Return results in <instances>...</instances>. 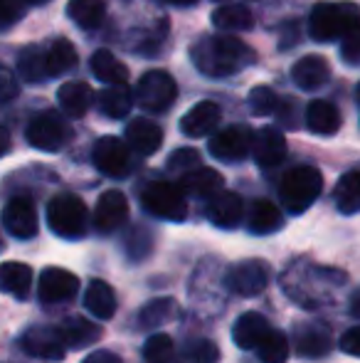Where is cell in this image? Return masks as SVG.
<instances>
[{"label": "cell", "instance_id": "13", "mask_svg": "<svg viewBox=\"0 0 360 363\" xmlns=\"http://www.w3.org/2000/svg\"><path fill=\"white\" fill-rule=\"evenodd\" d=\"M79 294V279L64 267H45L37 279V296L45 304L72 301Z\"/></svg>", "mask_w": 360, "mask_h": 363}, {"label": "cell", "instance_id": "23", "mask_svg": "<svg viewBox=\"0 0 360 363\" xmlns=\"http://www.w3.org/2000/svg\"><path fill=\"white\" fill-rule=\"evenodd\" d=\"M57 104L72 119H79L89 111V106L94 104V91L87 82H64L57 91Z\"/></svg>", "mask_w": 360, "mask_h": 363}, {"label": "cell", "instance_id": "26", "mask_svg": "<svg viewBox=\"0 0 360 363\" xmlns=\"http://www.w3.org/2000/svg\"><path fill=\"white\" fill-rule=\"evenodd\" d=\"M33 282V267L25 262H5L3 269H0V287H3L5 294L15 296V299H28Z\"/></svg>", "mask_w": 360, "mask_h": 363}, {"label": "cell", "instance_id": "27", "mask_svg": "<svg viewBox=\"0 0 360 363\" xmlns=\"http://www.w3.org/2000/svg\"><path fill=\"white\" fill-rule=\"evenodd\" d=\"M116 304H119V301H116V294L109 284L101 282V279L89 282L87 291H84V306H87L94 319L109 321L111 316L116 314Z\"/></svg>", "mask_w": 360, "mask_h": 363}, {"label": "cell", "instance_id": "43", "mask_svg": "<svg viewBox=\"0 0 360 363\" xmlns=\"http://www.w3.org/2000/svg\"><path fill=\"white\" fill-rule=\"evenodd\" d=\"M33 3L35 0H0V20H3V28H10L13 23H18L30 10Z\"/></svg>", "mask_w": 360, "mask_h": 363}, {"label": "cell", "instance_id": "30", "mask_svg": "<svg viewBox=\"0 0 360 363\" xmlns=\"http://www.w3.org/2000/svg\"><path fill=\"white\" fill-rule=\"evenodd\" d=\"M91 72L106 86L126 84V79H129V67L121 60H116L109 50H96L91 55Z\"/></svg>", "mask_w": 360, "mask_h": 363}, {"label": "cell", "instance_id": "34", "mask_svg": "<svg viewBox=\"0 0 360 363\" xmlns=\"http://www.w3.org/2000/svg\"><path fill=\"white\" fill-rule=\"evenodd\" d=\"M67 15L82 30H96L106 18L104 0H69Z\"/></svg>", "mask_w": 360, "mask_h": 363}, {"label": "cell", "instance_id": "20", "mask_svg": "<svg viewBox=\"0 0 360 363\" xmlns=\"http://www.w3.org/2000/svg\"><path fill=\"white\" fill-rule=\"evenodd\" d=\"M291 79L298 89L303 91H316L331 79V67L323 57L318 55H306L291 67Z\"/></svg>", "mask_w": 360, "mask_h": 363}, {"label": "cell", "instance_id": "7", "mask_svg": "<svg viewBox=\"0 0 360 363\" xmlns=\"http://www.w3.org/2000/svg\"><path fill=\"white\" fill-rule=\"evenodd\" d=\"M20 346H23L25 354L40 361H62L69 349L62 336V329L47 324H37L25 329L23 336H20Z\"/></svg>", "mask_w": 360, "mask_h": 363}, {"label": "cell", "instance_id": "50", "mask_svg": "<svg viewBox=\"0 0 360 363\" xmlns=\"http://www.w3.org/2000/svg\"><path fill=\"white\" fill-rule=\"evenodd\" d=\"M356 99H358V104H360V84H358V89H356Z\"/></svg>", "mask_w": 360, "mask_h": 363}, {"label": "cell", "instance_id": "5", "mask_svg": "<svg viewBox=\"0 0 360 363\" xmlns=\"http://www.w3.org/2000/svg\"><path fill=\"white\" fill-rule=\"evenodd\" d=\"M141 206L153 218L170 220V223H182L187 218V201L180 186L166 181H153L141 193Z\"/></svg>", "mask_w": 360, "mask_h": 363}, {"label": "cell", "instance_id": "47", "mask_svg": "<svg viewBox=\"0 0 360 363\" xmlns=\"http://www.w3.org/2000/svg\"><path fill=\"white\" fill-rule=\"evenodd\" d=\"M82 363H124V361H121L116 354H111V351L99 349V351H94V354H89Z\"/></svg>", "mask_w": 360, "mask_h": 363}, {"label": "cell", "instance_id": "31", "mask_svg": "<svg viewBox=\"0 0 360 363\" xmlns=\"http://www.w3.org/2000/svg\"><path fill=\"white\" fill-rule=\"evenodd\" d=\"M59 329H62V336L69 349H87V346L101 339V326L84 319V316H67Z\"/></svg>", "mask_w": 360, "mask_h": 363}, {"label": "cell", "instance_id": "42", "mask_svg": "<svg viewBox=\"0 0 360 363\" xmlns=\"http://www.w3.org/2000/svg\"><path fill=\"white\" fill-rule=\"evenodd\" d=\"M168 171H173V173H190V171H195V168H200V153L195 151V148H178V151H173L170 153V158H168Z\"/></svg>", "mask_w": 360, "mask_h": 363}, {"label": "cell", "instance_id": "46", "mask_svg": "<svg viewBox=\"0 0 360 363\" xmlns=\"http://www.w3.org/2000/svg\"><path fill=\"white\" fill-rule=\"evenodd\" d=\"M0 94H3V101H10L18 94V79L8 67L0 69Z\"/></svg>", "mask_w": 360, "mask_h": 363}, {"label": "cell", "instance_id": "35", "mask_svg": "<svg viewBox=\"0 0 360 363\" xmlns=\"http://www.w3.org/2000/svg\"><path fill=\"white\" fill-rule=\"evenodd\" d=\"M178 316V304L173 296H161V299H151L149 304L141 309L139 321L144 329H158V326L168 324Z\"/></svg>", "mask_w": 360, "mask_h": 363}, {"label": "cell", "instance_id": "15", "mask_svg": "<svg viewBox=\"0 0 360 363\" xmlns=\"http://www.w3.org/2000/svg\"><path fill=\"white\" fill-rule=\"evenodd\" d=\"M205 216L215 228L222 230H232L242 223V216H245V203L237 193L232 191H220L215 198H210L205 206Z\"/></svg>", "mask_w": 360, "mask_h": 363}, {"label": "cell", "instance_id": "28", "mask_svg": "<svg viewBox=\"0 0 360 363\" xmlns=\"http://www.w3.org/2000/svg\"><path fill=\"white\" fill-rule=\"evenodd\" d=\"M281 225H284V216L277 203L267 201V198L252 203L250 218H247V228H250L252 235H272L277 230H281Z\"/></svg>", "mask_w": 360, "mask_h": 363}, {"label": "cell", "instance_id": "49", "mask_svg": "<svg viewBox=\"0 0 360 363\" xmlns=\"http://www.w3.org/2000/svg\"><path fill=\"white\" fill-rule=\"evenodd\" d=\"M163 3L175 5V8H190V5H195L197 0H163Z\"/></svg>", "mask_w": 360, "mask_h": 363}, {"label": "cell", "instance_id": "40", "mask_svg": "<svg viewBox=\"0 0 360 363\" xmlns=\"http://www.w3.org/2000/svg\"><path fill=\"white\" fill-rule=\"evenodd\" d=\"M124 250L126 255H129L131 259H144L151 255V250H153V235L149 233L146 228H134L129 235H126L124 240Z\"/></svg>", "mask_w": 360, "mask_h": 363}, {"label": "cell", "instance_id": "2", "mask_svg": "<svg viewBox=\"0 0 360 363\" xmlns=\"http://www.w3.org/2000/svg\"><path fill=\"white\" fill-rule=\"evenodd\" d=\"M323 191V176L313 166H294L291 171L284 173L279 183V198L281 206L291 216H301L316 203V198Z\"/></svg>", "mask_w": 360, "mask_h": 363}, {"label": "cell", "instance_id": "8", "mask_svg": "<svg viewBox=\"0 0 360 363\" xmlns=\"http://www.w3.org/2000/svg\"><path fill=\"white\" fill-rule=\"evenodd\" d=\"M210 153L222 163H237L245 161L247 153L255 148V131L245 124H232L227 129L217 131L210 139Z\"/></svg>", "mask_w": 360, "mask_h": 363}, {"label": "cell", "instance_id": "11", "mask_svg": "<svg viewBox=\"0 0 360 363\" xmlns=\"http://www.w3.org/2000/svg\"><path fill=\"white\" fill-rule=\"evenodd\" d=\"M94 166L99 168V173H104L106 178H126L131 173V151L129 144H124L116 136H104L94 144Z\"/></svg>", "mask_w": 360, "mask_h": 363}, {"label": "cell", "instance_id": "10", "mask_svg": "<svg viewBox=\"0 0 360 363\" xmlns=\"http://www.w3.org/2000/svg\"><path fill=\"white\" fill-rule=\"evenodd\" d=\"M225 284L237 296H257L269 284V267L262 259H245L227 269Z\"/></svg>", "mask_w": 360, "mask_h": 363}, {"label": "cell", "instance_id": "22", "mask_svg": "<svg viewBox=\"0 0 360 363\" xmlns=\"http://www.w3.org/2000/svg\"><path fill=\"white\" fill-rule=\"evenodd\" d=\"M222 183L225 178L215 171V168H207V166H200L195 171L185 173L180 176V188L185 196H192V198H215L217 193L222 191Z\"/></svg>", "mask_w": 360, "mask_h": 363}, {"label": "cell", "instance_id": "16", "mask_svg": "<svg viewBox=\"0 0 360 363\" xmlns=\"http://www.w3.org/2000/svg\"><path fill=\"white\" fill-rule=\"evenodd\" d=\"M222 121V109L215 101H200L180 119V131L190 139H202V136H215L217 126Z\"/></svg>", "mask_w": 360, "mask_h": 363}, {"label": "cell", "instance_id": "6", "mask_svg": "<svg viewBox=\"0 0 360 363\" xmlns=\"http://www.w3.org/2000/svg\"><path fill=\"white\" fill-rule=\"evenodd\" d=\"M175 96H178V84L163 69H151V72L141 74L139 84H136V101L149 114L168 111L173 106Z\"/></svg>", "mask_w": 360, "mask_h": 363}, {"label": "cell", "instance_id": "21", "mask_svg": "<svg viewBox=\"0 0 360 363\" xmlns=\"http://www.w3.org/2000/svg\"><path fill=\"white\" fill-rule=\"evenodd\" d=\"M269 324L260 311H245L240 319L232 326V341L240 346L242 351H252L265 341V336L269 334Z\"/></svg>", "mask_w": 360, "mask_h": 363}, {"label": "cell", "instance_id": "17", "mask_svg": "<svg viewBox=\"0 0 360 363\" xmlns=\"http://www.w3.org/2000/svg\"><path fill=\"white\" fill-rule=\"evenodd\" d=\"M294 346L303 359H321L333 349V336L323 324H301L294 329Z\"/></svg>", "mask_w": 360, "mask_h": 363}, {"label": "cell", "instance_id": "9", "mask_svg": "<svg viewBox=\"0 0 360 363\" xmlns=\"http://www.w3.org/2000/svg\"><path fill=\"white\" fill-rule=\"evenodd\" d=\"M69 136H72V129L67 121L57 114H50V111L35 116L25 131L28 144L40 148V151H59L69 141Z\"/></svg>", "mask_w": 360, "mask_h": 363}, {"label": "cell", "instance_id": "18", "mask_svg": "<svg viewBox=\"0 0 360 363\" xmlns=\"http://www.w3.org/2000/svg\"><path fill=\"white\" fill-rule=\"evenodd\" d=\"M126 141L139 156H153L163 144V129L156 121L139 116V119L129 121V126H126Z\"/></svg>", "mask_w": 360, "mask_h": 363}, {"label": "cell", "instance_id": "33", "mask_svg": "<svg viewBox=\"0 0 360 363\" xmlns=\"http://www.w3.org/2000/svg\"><path fill=\"white\" fill-rule=\"evenodd\" d=\"M333 201H336L338 213H343V216H356V213H360V173L358 171L343 173V176L338 178Z\"/></svg>", "mask_w": 360, "mask_h": 363}, {"label": "cell", "instance_id": "29", "mask_svg": "<svg viewBox=\"0 0 360 363\" xmlns=\"http://www.w3.org/2000/svg\"><path fill=\"white\" fill-rule=\"evenodd\" d=\"M134 99H136V94H131V89L126 84L106 86V89H101L99 96H96V106H99V111L106 119H124V116H129L131 106H134Z\"/></svg>", "mask_w": 360, "mask_h": 363}, {"label": "cell", "instance_id": "41", "mask_svg": "<svg viewBox=\"0 0 360 363\" xmlns=\"http://www.w3.org/2000/svg\"><path fill=\"white\" fill-rule=\"evenodd\" d=\"M182 354H185V359L190 363H217V359H220V349L207 339L190 341Z\"/></svg>", "mask_w": 360, "mask_h": 363}, {"label": "cell", "instance_id": "45", "mask_svg": "<svg viewBox=\"0 0 360 363\" xmlns=\"http://www.w3.org/2000/svg\"><path fill=\"white\" fill-rule=\"evenodd\" d=\"M338 349H341L343 354H348V356H360V324L351 326V329L341 336V341H338Z\"/></svg>", "mask_w": 360, "mask_h": 363}, {"label": "cell", "instance_id": "14", "mask_svg": "<svg viewBox=\"0 0 360 363\" xmlns=\"http://www.w3.org/2000/svg\"><path fill=\"white\" fill-rule=\"evenodd\" d=\"M129 220V201L121 191H106L96 201L94 211V225L99 233L109 235L116 233L121 225Z\"/></svg>", "mask_w": 360, "mask_h": 363}, {"label": "cell", "instance_id": "25", "mask_svg": "<svg viewBox=\"0 0 360 363\" xmlns=\"http://www.w3.org/2000/svg\"><path fill=\"white\" fill-rule=\"evenodd\" d=\"M306 126L313 134L331 136L341 129V111L326 99H313L306 106Z\"/></svg>", "mask_w": 360, "mask_h": 363}, {"label": "cell", "instance_id": "38", "mask_svg": "<svg viewBox=\"0 0 360 363\" xmlns=\"http://www.w3.org/2000/svg\"><path fill=\"white\" fill-rule=\"evenodd\" d=\"M289 339L284 331L272 329L269 334L265 336L260 346H257V354H260L262 363H286L289 359Z\"/></svg>", "mask_w": 360, "mask_h": 363}, {"label": "cell", "instance_id": "4", "mask_svg": "<svg viewBox=\"0 0 360 363\" xmlns=\"http://www.w3.org/2000/svg\"><path fill=\"white\" fill-rule=\"evenodd\" d=\"M47 225L57 238L79 240L89 230V211L74 193H59L47 203Z\"/></svg>", "mask_w": 360, "mask_h": 363}, {"label": "cell", "instance_id": "32", "mask_svg": "<svg viewBox=\"0 0 360 363\" xmlns=\"http://www.w3.org/2000/svg\"><path fill=\"white\" fill-rule=\"evenodd\" d=\"M212 25L217 30H225V33H245L255 25V15L250 13V8L237 3H227L212 13Z\"/></svg>", "mask_w": 360, "mask_h": 363}, {"label": "cell", "instance_id": "37", "mask_svg": "<svg viewBox=\"0 0 360 363\" xmlns=\"http://www.w3.org/2000/svg\"><path fill=\"white\" fill-rule=\"evenodd\" d=\"M144 359L146 363H182L178 349L168 334L149 336V341L144 344Z\"/></svg>", "mask_w": 360, "mask_h": 363}, {"label": "cell", "instance_id": "36", "mask_svg": "<svg viewBox=\"0 0 360 363\" xmlns=\"http://www.w3.org/2000/svg\"><path fill=\"white\" fill-rule=\"evenodd\" d=\"M77 65V50L69 43L67 38H59L54 43H50L47 48V67H50V77H59Z\"/></svg>", "mask_w": 360, "mask_h": 363}, {"label": "cell", "instance_id": "44", "mask_svg": "<svg viewBox=\"0 0 360 363\" xmlns=\"http://www.w3.org/2000/svg\"><path fill=\"white\" fill-rule=\"evenodd\" d=\"M341 57L346 65H360V28L341 40Z\"/></svg>", "mask_w": 360, "mask_h": 363}, {"label": "cell", "instance_id": "48", "mask_svg": "<svg viewBox=\"0 0 360 363\" xmlns=\"http://www.w3.org/2000/svg\"><path fill=\"white\" fill-rule=\"evenodd\" d=\"M351 314L356 316V319H360V287L353 291V296H351Z\"/></svg>", "mask_w": 360, "mask_h": 363}, {"label": "cell", "instance_id": "39", "mask_svg": "<svg viewBox=\"0 0 360 363\" xmlns=\"http://www.w3.org/2000/svg\"><path fill=\"white\" fill-rule=\"evenodd\" d=\"M284 101L272 86L262 84V86H255L250 91V109L255 111L257 116H272V114H279L284 109Z\"/></svg>", "mask_w": 360, "mask_h": 363}, {"label": "cell", "instance_id": "1", "mask_svg": "<svg viewBox=\"0 0 360 363\" xmlns=\"http://www.w3.org/2000/svg\"><path fill=\"white\" fill-rule=\"evenodd\" d=\"M257 52L232 35H210L192 48V62L207 77H230L255 65Z\"/></svg>", "mask_w": 360, "mask_h": 363}, {"label": "cell", "instance_id": "3", "mask_svg": "<svg viewBox=\"0 0 360 363\" xmlns=\"http://www.w3.org/2000/svg\"><path fill=\"white\" fill-rule=\"evenodd\" d=\"M308 25L318 43H336L360 28V8L356 3H318Z\"/></svg>", "mask_w": 360, "mask_h": 363}, {"label": "cell", "instance_id": "24", "mask_svg": "<svg viewBox=\"0 0 360 363\" xmlns=\"http://www.w3.org/2000/svg\"><path fill=\"white\" fill-rule=\"evenodd\" d=\"M18 72L28 84H40V82L50 79V67H47V48L40 45H28L20 50L18 55Z\"/></svg>", "mask_w": 360, "mask_h": 363}, {"label": "cell", "instance_id": "19", "mask_svg": "<svg viewBox=\"0 0 360 363\" xmlns=\"http://www.w3.org/2000/svg\"><path fill=\"white\" fill-rule=\"evenodd\" d=\"M255 153L257 163L262 168H274L286 158V139L277 126H265L255 134Z\"/></svg>", "mask_w": 360, "mask_h": 363}, {"label": "cell", "instance_id": "12", "mask_svg": "<svg viewBox=\"0 0 360 363\" xmlns=\"http://www.w3.org/2000/svg\"><path fill=\"white\" fill-rule=\"evenodd\" d=\"M3 225L5 233L15 240H33L40 230L37 223V211L35 203L28 196H15L5 203L3 208Z\"/></svg>", "mask_w": 360, "mask_h": 363}]
</instances>
